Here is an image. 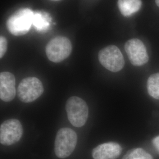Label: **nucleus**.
<instances>
[{"label":"nucleus","mask_w":159,"mask_h":159,"mask_svg":"<svg viewBox=\"0 0 159 159\" xmlns=\"http://www.w3.org/2000/svg\"><path fill=\"white\" fill-rule=\"evenodd\" d=\"M34 11L29 8L20 9L7 21L8 30L12 34L20 36L27 33L33 25Z\"/></svg>","instance_id":"f257e3e1"},{"label":"nucleus","mask_w":159,"mask_h":159,"mask_svg":"<svg viewBox=\"0 0 159 159\" xmlns=\"http://www.w3.org/2000/svg\"><path fill=\"white\" fill-rule=\"evenodd\" d=\"M77 135L70 128H61L57 132L55 139L54 151L57 157L65 159L70 156L75 148Z\"/></svg>","instance_id":"f03ea898"},{"label":"nucleus","mask_w":159,"mask_h":159,"mask_svg":"<svg viewBox=\"0 0 159 159\" xmlns=\"http://www.w3.org/2000/svg\"><path fill=\"white\" fill-rule=\"evenodd\" d=\"M68 120L76 127L85 125L89 117V108L85 101L79 97L68 98L66 105Z\"/></svg>","instance_id":"7ed1b4c3"},{"label":"nucleus","mask_w":159,"mask_h":159,"mask_svg":"<svg viewBox=\"0 0 159 159\" xmlns=\"http://www.w3.org/2000/svg\"><path fill=\"white\" fill-rule=\"evenodd\" d=\"M72 45L66 37L57 36L51 39L46 46V55L54 63H60L70 56Z\"/></svg>","instance_id":"20e7f679"},{"label":"nucleus","mask_w":159,"mask_h":159,"mask_svg":"<svg viewBox=\"0 0 159 159\" xmlns=\"http://www.w3.org/2000/svg\"><path fill=\"white\" fill-rule=\"evenodd\" d=\"M44 92V87L40 80L34 77L24 79L17 89V96L22 102H33Z\"/></svg>","instance_id":"39448f33"},{"label":"nucleus","mask_w":159,"mask_h":159,"mask_svg":"<svg viewBox=\"0 0 159 159\" xmlns=\"http://www.w3.org/2000/svg\"><path fill=\"white\" fill-rule=\"evenodd\" d=\"M98 60L104 67L112 72H118L125 66V59L119 48L115 46H109L101 50Z\"/></svg>","instance_id":"423d86ee"},{"label":"nucleus","mask_w":159,"mask_h":159,"mask_svg":"<svg viewBox=\"0 0 159 159\" xmlns=\"http://www.w3.org/2000/svg\"><path fill=\"white\" fill-rule=\"evenodd\" d=\"M23 133V126L18 120H7L0 127L1 144L4 146L12 145L20 140Z\"/></svg>","instance_id":"0eeeda50"},{"label":"nucleus","mask_w":159,"mask_h":159,"mask_svg":"<svg viewBox=\"0 0 159 159\" xmlns=\"http://www.w3.org/2000/svg\"><path fill=\"white\" fill-rule=\"evenodd\" d=\"M125 48L129 59L133 65L142 66L148 63V51L141 40L137 39L128 40L125 43Z\"/></svg>","instance_id":"6e6552de"},{"label":"nucleus","mask_w":159,"mask_h":159,"mask_svg":"<svg viewBox=\"0 0 159 159\" xmlns=\"http://www.w3.org/2000/svg\"><path fill=\"white\" fill-rule=\"evenodd\" d=\"M16 95V79L13 74L7 71L0 74V98L5 102L12 101Z\"/></svg>","instance_id":"1a4fd4ad"},{"label":"nucleus","mask_w":159,"mask_h":159,"mask_svg":"<svg viewBox=\"0 0 159 159\" xmlns=\"http://www.w3.org/2000/svg\"><path fill=\"white\" fill-rule=\"evenodd\" d=\"M122 148L115 142L105 143L94 148L92 152L94 159H116L120 155Z\"/></svg>","instance_id":"9d476101"},{"label":"nucleus","mask_w":159,"mask_h":159,"mask_svg":"<svg viewBox=\"0 0 159 159\" xmlns=\"http://www.w3.org/2000/svg\"><path fill=\"white\" fill-rule=\"evenodd\" d=\"M142 0H119L118 7L123 16L129 17L140 10Z\"/></svg>","instance_id":"9b49d317"},{"label":"nucleus","mask_w":159,"mask_h":159,"mask_svg":"<svg viewBox=\"0 0 159 159\" xmlns=\"http://www.w3.org/2000/svg\"><path fill=\"white\" fill-rule=\"evenodd\" d=\"M51 23V17L46 12L35 11L33 15V25L39 32L46 31L49 29Z\"/></svg>","instance_id":"f8f14e48"},{"label":"nucleus","mask_w":159,"mask_h":159,"mask_svg":"<svg viewBox=\"0 0 159 159\" xmlns=\"http://www.w3.org/2000/svg\"><path fill=\"white\" fill-rule=\"evenodd\" d=\"M147 89L150 96L159 100V73L152 74L148 77Z\"/></svg>","instance_id":"ddd939ff"},{"label":"nucleus","mask_w":159,"mask_h":159,"mask_svg":"<svg viewBox=\"0 0 159 159\" xmlns=\"http://www.w3.org/2000/svg\"><path fill=\"white\" fill-rule=\"evenodd\" d=\"M123 159H153L151 154L142 148H135L128 151Z\"/></svg>","instance_id":"4468645a"},{"label":"nucleus","mask_w":159,"mask_h":159,"mask_svg":"<svg viewBox=\"0 0 159 159\" xmlns=\"http://www.w3.org/2000/svg\"><path fill=\"white\" fill-rule=\"evenodd\" d=\"M7 50V41L4 37H0V58H2Z\"/></svg>","instance_id":"2eb2a0df"},{"label":"nucleus","mask_w":159,"mask_h":159,"mask_svg":"<svg viewBox=\"0 0 159 159\" xmlns=\"http://www.w3.org/2000/svg\"><path fill=\"white\" fill-rule=\"evenodd\" d=\"M152 143L153 144L154 147L158 151L159 153V136L156 137L152 140Z\"/></svg>","instance_id":"dca6fc26"},{"label":"nucleus","mask_w":159,"mask_h":159,"mask_svg":"<svg viewBox=\"0 0 159 159\" xmlns=\"http://www.w3.org/2000/svg\"><path fill=\"white\" fill-rule=\"evenodd\" d=\"M155 2H156V4H157V6L159 7V0H155Z\"/></svg>","instance_id":"f3484780"},{"label":"nucleus","mask_w":159,"mask_h":159,"mask_svg":"<svg viewBox=\"0 0 159 159\" xmlns=\"http://www.w3.org/2000/svg\"><path fill=\"white\" fill-rule=\"evenodd\" d=\"M55 1H57V0H55Z\"/></svg>","instance_id":"a211bd4d"}]
</instances>
